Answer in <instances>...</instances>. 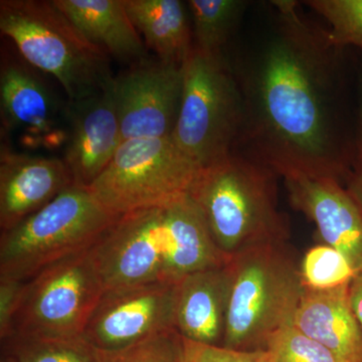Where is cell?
Returning <instances> with one entry per match:
<instances>
[{"label": "cell", "mask_w": 362, "mask_h": 362, "mask_svg": "<svg viewBox=\"0 0 362 362\" xmlns=\"http://www.w3.org/2000/svg\"><path fill=\"white\" fill-rule=\"evenodd\" d=\"M297 0L252 2L225 51L244 104L233 152L278 177L345 185L356 156L354 62Z\"/></svg>", "instance_id": "obj_1"}, {"label": "cell", "mask_w": 362, "mask_h": 362, "mask_svg": "<svg viewBox=\"0 0 362 362\" xmlns=\"http://www.w3.org/2000/svg\"><path fill=\"white\" fill-rule=\"evenodd\" d=\"M90 254L105 290L176 284L189 274L228 261L188 194L117 216Z\"/></svg>", "instance_id": "obj_2"}, {"label": "cell", "mask_w": 362, "mask_h": 362, "mask_svg": "<svg viewBox=\"0 0 362 362\" xmlns=\"http://www.w3.org/2000/svg\"><path fill=\"white\" fill-rule=\"evenodd\" d=\"M277 178L238 152L197 173L188 197L226 259L249 247L288 240L289 223L279 209Z\"/></svg>", "instance_id": "obj_3"}, {"label": "cell", "mask_w": 362, "mask_h": 362, "mask_svg": "<svg viewBox=\"0 0 362 362\" xmlns=\"http://www.w3.org/2000/svg\"><path fill=\"white\" fill-rule=\"evenodd\" d=\"M226 270L228 302L223 346L265 349L276 331L292 325L305 292L300 263L286 240L238 252L228 259Z\"/></svg>", "instance_id": "obj_4"}, {"label": "cell", "mask_w": 362, "mask_h": 362, "mask_svg": "<svg viewBox=\"0 0 362 362\" xmlns=\"http://www.w3.org/2000/svg\"><path fill=\"white\" fill-rule=\"evenodd\" d=\"M0 30L30 65L58 81L70 101L113 83L110 57L86 39L54 0H1Z\"/></svg>", "instance_id": "obj_5"}, {"label": "cell", "mask_w": 362, "mask_h": 362, "mask_svg": "<svg viewBox=\"0 0 362 362\" xmlns=\"http://www.w3.org/2000/svg\"><path fill=\"white\" fill-rule=\"evenodd\" d=\"M117 216L89 187L74 183L37 213L0 235V277L26 281L89 250Z\"/></svg>", "instance_id": "obj_6"}, {"label": "cell", "mask_w": 362, "mask_h": 362, "mask_svg": "<svg viewBox=\"0 0 362 362\" xmlns=\"http://www.w3.org/2000/svg\"><path fill=\"white\" fill-rule=\"evenodd\" d=\"M244 124V104L225 52L194 47L183 64V90L173 137L199 169L233 153Z\"/></svg>", "instance_id": "obj_7"}, {"label": "cell", "mask_w": 362, "mask_h": 362, "mask_svg": "<svg viewBox=\"0 0 362 362\" xmlns=\"http://www.w3.org/2000/svg\"><path fill=\"white\" fill-rule=\"evenodd\" d=\"M201 170L168 137L121 143L89 189L115 216L159 206L188 194Z\"/></svg>", "instance_id": "obj_8"}, {"label": "cell", "mask_w": 362, "mask_h": 362, "mask_svg": "<svg viewBox=\"0 0 362 362\" xmlns=\"http://www.w3.org/2000/svg\"><path fill=\"white\" fill-rule=\"evenodd\" d=\"M104 291L90 249L56 262L26 281L11 338L83 337Z\"/></svg>", "instance_id": "obj_9"}, {"label": "cell", "mask_w": 362, "mask_h": 362, "mask_svg": "<svg viewBox=\"0 0 362 362\" xmlns=\"http://www.w3.org/2000/svg\"><path fill=\"white\" fill-rule=\"evenodd\" d=\"M40 74L42 71L21 56L13 45L11 49L2 47L1 136L18 133L26 146L64 148L68 134V100L62 101Z\"/></svg>", "instance_id": "obj_10"}, {"label": "cell", "mask_w": 362, "mask_h": 362, "mask_svg": "<svg viewBox=\"0 0 362 362\" xmlns=\"http://www.w3.org/2000/svg\"><path fill=\"white\" fill-rule=\"evenodd\" d=\"M176 293L177 283L106 289L83 337L95 349L113 350L175 329Z\"/></svg>", "instance_id": "obj_11"}, {"label": "cell", "mask_w": 362, "mask_h": 362, "mask_svg": "<svg viewBox=\"0 0 362 362\" xmlns=\"http://www.w3.org/2000/svg\"><path fill=\"white\" fill-rule=\"evenodd\" d=\"M123 141L173 135L183 90V65L150 58L114 78Z\"/></svg>", "instance_id": "obj_12"}, {"label": "cell", "mask_w": 362, "mask_h": 362, "mask_svg": "<svg viewBox=\"0 0 362 362\" xmlns=\"http://www.w3.org/2000/svg\"><path fill=\"white\" fill-rule=\"evenodd\" d=\"M293 209L316 226L321 243L335 247L362 269V207L345 185L330 178H283Z\"/></svg>", "instance_id": "obj_13"}, {"label": "cell", "mask_w": 362, "mask_h": 362, "mask_svg": "<svg viewBox=\"0 0 362 362\" xmlns=\"http://www.w3.org/2000/svg\"><path fill=\"white\" fill-rule=\"evenodd\" d=\"M66 125L64 161L75 182L89 187L123 142L112 85L85 99L68 100Z\"/></svg>", "instance_id": "obj_14"}, {"label": "cell", "mask_w": 362, "mask_h": 362, "mask_svg": "<svg viewBox=\"0 0 362 362\" xmlns=\"http://www.w3.org/2000/svg\"><path fill=\"white\" fill-rule=\"evenodd\" d=\"M75 182L63 158L18 152L1 140L0 230H9Z\"/></svg>", "instance_id": "obj_15"}, {"label": "cell", "mask_w": 362, "mask_h": 362, "mask_svg": "<svg viewBox=\"0 0 362 362\" xmlns=\"http://www.w3.org/2000/svg\"><path fill=\"white\" fill-rule=\"evenodd\" d=\"M228 302L226 264L189 274L177 283L175 330L190 341L223 346Z\"/></svg>", "instance_id": "obj_16"}, {"label": "cell", "mask_w": 362, "mask_h": 362, "mask_svg": "<svg viewBox=\"0 0 362 362\" xmlns=\"http://www.w3.org/2000/svg\"><path fill=\"white\" fill-rule=\"evenodd\" d=\"M292 325L345 362H362V329L352 310L349 285L329 291L305 290Z\"/></svg>", "instance_id": "obj_17"}, {"label": "cell", "mask_w": 362, "mask_h": 362, "mask_svg": "<svg viewBox=\"0 0 362 362\" xmlns=\"http://www.w3.org/2000/svg\"><path fill=\"white\" fill-rule=\"evenodd\" d=\"M54 4L93 45L129 66L148 59L124 0H54Z\"/></svg>", "instance_id": "obj_18"}, {"label": "cell", "mask_w": 362, "mask_h": 362, "mask_svg": "<svg viewBox=\"0 0 362 362\" xmlns=\"http://www.w3.org/2000/svg\"><path fill=\"white\" fill-rule=\"evenodd\" d=\"M143 42L164 63L183 65L194 51L187 4L180 0H124Z\"/></svg>", "instance_id": "obj_19"}, {"label": "cell", "mask_w": 362, "mask_h": 362, "mask_svg": "<svg viewBox=\"0 0 362 362\" xmlns=\"http://www.w3.org/2000/svg\"><path fill=\"white\" fill-rule=\"evenodd\" d=\"M252 2L249 0H189L194 47L206 54H221L239 32Z\"/></svg>", "instance_id": "obj_20"}, {"label": "cell", "mask_w": 362, "mask_h": 362, "mask_svg": "<svg viewBox=\"0 0 362 362\" xmlns=\"http://www.w3.org/2000/svg\"><path fill=\"white\" fill-rule=\"evenodd\" d=\"M2 350L16 362H99L97 349L84 337H13L1 343Z\"/></svg>", "instance_id": "obj_21"}, {"label": "cell", "mask_w": 362, "mask_h": 362, "mask_svg": "<svg viewBox=\"0 0 362 362\" xmlns=\"http://www.w3.org/2000/svg\"><path fill=\"white\" fill-rule=\"evenodd\" d=\"M356 273L343 252L323 243L311 247L300 263L302 285L308 291H329L349 285Z\"/></svg>", "instance_id": "obj_22"}, {"label": "cell", "mask_w": 362, "mask_h": 362, "mask_svg": "<svg viewBox=\"0 0 362 362\" xmlns=\"http://www.w3.org/2000/svg\"><path fill=\"white\" fill-rule=\"evenodd\" d=\"M327 23L331 42L341 49L362 51V0L301 1Z\"/></svg>", "instance_id": "obj_23"}, {"label": "cell", "mask_w": 362, "mask_h": 362, "mask_svg": "<svg viewBox=\"0 0 362 362\" xmlns=\"http://www.w3.org/2000/svg\"><path fill=\"white\" fill-rule=\"evenodd\" d=\"M97 351L99 362H183V338L173 329L122 349Z\"/></svg>", "instance_id": "obj_24"}, {"label": "cell", "mask_w": 362, "mask_h": 362, "mask_svg": "<svg viewBox=\"0 0 362 362\" xmlns=\"http://www.w3.org/2000/svg\"><path fill=\"white\" fill-rule=\"evenodd\" d=\"M265 350L271 362H345L293 325L276 331Z\"/></svg>", "instance_id": "obj_25"}, {"label": "cell", "mask_w": 362, "mask_h": 362, "mask_svg": "<svg viewBox=\"0 0 362 362\" xmlns=\"http://www.w3.org/2000/svg\"><path fill=\"white\" fill-rule=\"evenodd\" d=\"M183 338V337H182ZM183 362H271L265 349L235 350L183 338Z\"/></svg>", "instance_id": "obj_26"}, {"label": "cell", "mask_w": 362, "mask_h": 362, "mask_svg": "<svg viewBox=\"0 0 362 362\" xmlns=\"http://www.w3.org/2000/svg\"><path fill=\"white\" fill-rule=\"evenodd\" d=\"M356 52L358 54L356 61L354 62L356 100V156L345 187L362 207V51L356 49Z\"/></svg>", "instance_id": "obj_27"}, {"label": "cell", "mask_w": 362, "mask_h": 362, "mask_svg": "<svg viewBox=\"0 0 362 362\" xmlns=\"http://www.w3.org/2000/svg\"><path fill=\"white\" fill-rule=\"evenodd\" d=\"M25 282L0 277V339L1 343L13 335L14 315L18 310Z\"/></svg>", "instance_id": "obj_28"}, {"label": "cell", "mask_w": 362, "mask_h": 362, "mask_svg": "<svg viewBox=\"0 0 362 362\" xmlns=\"http://www.w3.org/2000/svg\"><path fill=\"white\" fill-rule=\"evenodd\" d=\"M349 298L352 310L362 329V269L357 272L349 284Z\"/></svg>", "instance_id": "obj_29"}, {"label": "cell", "mask_w": 362, "mask_h": 362, "mask_svg": "<svg viewBox=\"0 0 362 362\" xmlns=\"http://www.w3.org/2000/svg\"><path fill=\"white\" fill-rule=\"evenodd\" d=\"M0 362H16V359L14 358L13 354H9V352L6 351V350H2Z\"/></svg>", "instance_id": "obj_30"}]
</instances>
